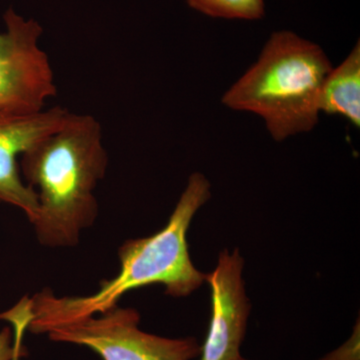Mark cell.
Listing matches in <instances>:
<instances>
[{
    "instance_id": "1",
    "label": "cell",
    "mask_w": 360,
    "mask_h": 360,
    "mask_svg": "<svg viewBox=\"0 0 360 360\" xmlns=\"http://www.w3.org/2000/svg\"><path fill=\"white\" fill-rule=\"evenodd\" d=\"M210 196L205 175L191 174L167 225L148 238L129 239L120 246V269L113 278L101 281L94 295L56 296L45 288L27 298L22 307L26 329L47 335L63 324L101 314L117 305L129 291L150 284H163L172 297H184L198 290L205 274L191 262L186 234L194 214Z\"/></svg>"
},
{
    "instance_id": "2",
    "label": "cell",
    "mask_w": 360,
    "mask_h": 360,
    "mask_svg": "<svg viewBox=\"0 0 360 360\" xmlns=\"http://www.w3.org/2000/svg\"><path fill=\"white\" fill-rule=\"evenodd\" d=\"M103 129L96 117L72 113L63 127L21 155V172L39 210L30 221L40 245L72 248L98 217L94 191L108 172Z\"/></svg>"
},
{
    "instance_id": "3",
    "label": "cell",
    "mask_w": 360,
    "mask_h": 360,
    "mask_svg": "<svg viewBox=\"0 0 360 360\" xmlns=\"http://www.w3.org/2000/svg\"><path fill=\"white\" fill-rule=\"evenodd\" d=\"M333 68L319 45L288 30L274 32L221 103L259 116L270 136L283 141L316 127L322 87Z\"/></svg>"
},
{
    "instance_id": "4",
    "label": "cell",
    "mask_w": 360,
    "mask_h": 360,
    "mask_svg": "<svg viewBox=\"0 0 360 360\" xmlns=\"http://www.w3.org/2000/svg\"><path fill=\"white\" fill-rule=\"evenodd\" d=\"M141 315L115 305L47 333L56 342L89 347L103 360H191L202 347L193 338H167L139 328Z\"/></svg>"
},
{
    "instance_id": "5",
    "label": "cell",
    "mask_w": 360,
    "mask_h": 360,
    "mask_svg": "<svg viewBox=\"0 0 360 360\" xmlns=\"http://www.w3.org/2000/svg\"><path fill=\"white\" fill-rule=\"evenodd\" d=\"M0 32V110L37 112L58 94L49 56L40 49L44 30L13 8L4 13Z\"/></svg>"
},
{
    "instance_id": "6",
    "label": "cell",
    "mask_w": 360,
    "mask_h": 360,
    "mask_svg": "<svg viewBox=\"0 0 360 360\" xmlns=\"http://www.w3.org/2000/svg\"><path fill=\"white\" fill-rule=\"evenodd\" d=\"M71 115L61 106L37 112L0 110V202L20 208L30 222L39 210V200L21 179L18 156L63 127Z\"/></svg>"
},
{
    "instance_id": "7",
    "label": "cell",
    "mask_w": 360,
    "mask_h": 360,
    "mask_svg": "<svg viewBox=\"0 0 360 360\" xmlns=\"http://www.w3.org/2000/svg\"><path fill=\"white\" fill-rule=\"evenodd\" d=\"M243 259L238 250L220 253L219 264L205 274L212 290V314L201 360H233L245 335L250 304L243 279Z\"/></svg>"
},
{
    "instance_id": "8",
    "label": "cell",
    "mask_w": 360,
    "mask_h": 360,
    "mask_svg": "<svg viewBox=\"0 0 360 360\" xmlns=\"http://www.w3.org/2000/svg\"><path fill=\"white\" fill-rule=\"evenodd\" d=\"M321 113L340 115L360 127V45L328 73L321 96Z\"/></svg>"
},
{
    "instance_id": "9",
    "label": "cell",
    "mask_w": 360,
    "mask_h": 360,
    "mask_svg": "<svg viewBox=\"0 0 360 360\" xmlns=\"http://www.w3.org/2000/svg\"><path fill=\"white\" fill-rule=\"evenodd\" d=\"M195 11L226 20H257L264 18V0H186Z\"/></svg>"
},
{
    "instance_id": "10",
    "label": "cell",
    "mask_w": 360,
    "mask_h": 360,
    "mask_svg": "<svg viewBox=\"0 0 360 360\" xmlns=\"http://www.w3.org/2000/svg\"><path fill=\"white\" fill-rule=\"evenodd\" d=\"M21 352V342L16 340L11 328L0 331V360H18Z\"/></svg>"
},
{
    "instance_id": "11",
    "label": "cell",
    "mask_w": 360,
    "mask_h": 360,
    "mask_svg": "<svg viewBox=\"0 0 360 360\" xmlns=\"http://www.w3.org/2000/svg\"><path fill=\"white\" fill-rule=\"evenodd\" d=\"M233 360H246V359H243V357H241V356H239V357H238V359H233Z\"/></svg>"
}]
</instances>
